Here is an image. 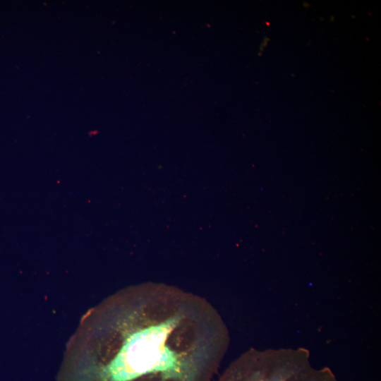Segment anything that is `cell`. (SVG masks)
<instances>
[{
  "label": "cell",
  "mask_w": 381,
  "mask_h": 381,
  "mask_svg": "<svg viewBox=\"0 0 381 381\" xmlns=\"http://www.w3.org/2000/svg\"><path fill=\"white\" fill-rule=\"evenodd\" d=\"M91 332L96 381H211L230 341L205 298L156 282L107 299Z\"/></svg>",
  "instance_id": "cell-1"
},
{
  "label": "cell",
  "mask_w": 381,
  "mask_h": 381,
  "mask_svg": "<svg viewBox=\"0 0 381 381\" xmlns=\"http://www.w3.org/2000/svg\"><path fill=\"white\" fill-rule=\"evenodd\" d=\"M216 381H338L328 367L312 365L306 349H251L231 362Z\"/></svg>",
  "instance_id": "cell-2"
}]
</instances>
